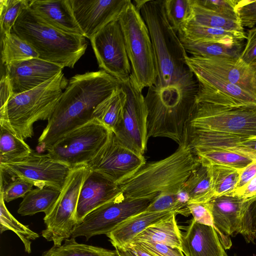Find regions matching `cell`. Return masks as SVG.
Segmentation results:
<instances>
[{
  "mask_svg": "<svg viewBox=\"0 0 256 256\" xmlns=\"http://www.w3.org/2000/svg\"><path fill=\"white\" fill-rule=\"evenodd\" d=\"M122 83L102 70L72 77L38 145L46 149L67 132L91 120L96 106Z\"/></svg>",
  "mask_w": 256,
  "mask_h": 256,
  "instance_id": "6da1fadb",
  "label": "cell"
},
{
  "mask_svg": "<svg viewBox=\"0 0 256 256\" xmlns=\"http://www.w3.org/2000/svg\"><path fill=\"white\" fill-rule=\"evenodd\" d=\"M198 81L190 70L168 86H150L144 97L148 108V136L187 144L190 122L196 104Z\"/></svg>",
  "mask_w": 256,
  "mask_h": 256,
  "instance_id": "7a4b0ae2",
  "label": "cell"
},
{
  "mask_svg": "<svg viewBox=\"0 0 256 256\" xmlns=\"http://www.w3.org/2000/svg\"><path fill=\"white\" fill-rule=\"evenodd\" d=\"M200 163L187 144L180 145L164 159L146 162L118 186L124 196L131 198L152 197L162 192H176Z\"/></svg>",
  "mask_w": 256,
  "mask_h": 256,
  "instance_id": "3957f363",
  "label": "cell"
},
{
  "mask_svg": "<svg viewBox=\"0 0 256 256\" xmlns=\"http://www.w3.org/2000/svg\"><path fill=\"white\" fill-rule=\"evenodd\" d=\"M28 6L21 12L11 32L28 42L38 54V58L62 68H73L85 53L87 48L86 38L51 26Z\"/></svg>",
  "mask_w": 256,
  "mask_h": 256,
  "instance_id": "277c9868",
  "label": "cell"
},
{
  "mask_svg": "<svg viewBox=\"0 0 256 256\" xmlns=\"http://www.w3.org/2000/svg\"><path fill=\"white\" fill-rule=\"evenodd\" d=\"M152 43L156 79L154 86L166 87L178 81L188 71V56L176 32L167 18L162 0H146L140 10Z\"/></svg>",
  "mask_w": 256,
  "mask_h": 256,
  "instance_id": "5b68a950",
  "label": "cell"
},
{
  "mask_svg": "<svg viewBox=\"0 0 256 256\" xmlns=\"http://www.w3.org/2000/svg\"><path fill=\"white\" fill-rule=\"evenodd\" d=\"M68 82L61 72L33 89L13 96L0 109V124L24 140L32 138L34 124L50 119Z\"/></svg>",
  "mask_w": 256,
  "mask_h": 256,
  "instance_id": "8992f818",
  "label": "cell"
},
{
  "mask_svg": "<svg viewBox=\"0 0 256 256\" xmlns=\"http://www.w3.org/2000/svg\"><path fill=\"white\" fill-rule=\"evenodd\" d=\"M120 23L132 68V76L139 88L154 84L156 79L152 43L140 12L130 0L121 12Z\"/></svg>",
  "mask_w": 256,
  "mask_h": 256,
  "instance_id": "52a82bcc",
  "label": "cell"
},
{
  "mask_svg": "<svg viewBox=\"0 0 256 256\" xmlns=\"http://www.w3.org/2000/svg\"><path fill=\"white\" fill-rule=\"evenodd\" d=\"M189 128L241 137L256 136V106L196 102Z\"/></svg>",
  "mask_w": 256,
  "mask_h": 256,
  "instance_id": "ba28073f",
  "label": "cell"
},
{
  "mask_svg": "<svg viewBox=\"0 0 256 256\" xmlns=\"http://www.w3.org/2000/svg\"><path fill=\"white\" fill-rule=\"evenodd\" d=\"M112 131L96 118L60 137L46 150L72 168L86 164L102 148Z\"/></svg>",
  "mask_w": 256,
  "mask_h": 256,
  "instance_id": "9c48e42d",
  "label": "cell"
},
{
  "mask_svg": "<svg viewBox=\"0 0 256 256\" xmlns=\"http://www.w3.org/2000/svg\"><path fill=\"white\" fill-rule=\"evenodd\" d=\"M90 172L86 164L72 168L55 204L44 218L46 229L42 235L54 245L60 246L72 236L76 224V214L83 183Z\"/></svg>",
  "mask_w": 256,
  "mask_h": 256,
  "instance_id": "30bf717a",
  "label": "cell"
},
{
  "mask_svg": "<svg viewBox=\"0 0 256 256\" xmlns=\"http://www.w3.org/2000/svg\"><path fill=\"white\" fill-rule=\"evenodd\" d=\"M156 196L131 198L124 196L108 202L88 214L75 226L72 238L84 236L86 240L107 234L128 218L147 208Z\"/></svg>",
  "mask_w": 256,
  "mask_h": 256,
  "instance_id": "8fae6325",
  "label": "cell"
},
{
  "mask_svg": "<svg viewBox=\"0 0 256 256\" xmlns=\"http://www.w3.org/2000/svg\"><path fill=\"white\" fill-rule=\"evenodd\" d=\"M72 168L58 161L48 154L33 150L27 156L0 164V172L10 177H19L36 188L50 187L62 191Z\"/></svg>",
  "mask_w": 256,
  "mask_h": 256,
  "instance_id": "7c38bea8",
  "label": "cell"
},
{
  "mask_svg": "<svg viewBox=\"0 0 256 256\" xmlns=\"http://www.w3.org/2000/svg\"><path fill=\"white\" fill-rule=\"evenodd\" d=\"M126 100L122 120L113 132L124 146L143 155L146 150L148 110L144 96L132 76L122 82Z\"/></svg>",
  "mask_w": 256,
  "mask_h": 256,
  "instance_id": "4fadbf2b",
  "label": "cell"
},
{
  "mask_svg": "<svg viewBox=\"0 0 256 256\" xmlns=\"http://www.w3.org/2000/svg\"><path fill=\"white\" fill-rule=\"evenodd\" d=\"M98 66L122 82L132 74L123 34L118 21H114L90 40Z\"/></svg>",
  "mask_w": 256,
  "mask_h": 256,
  "instance_id": "5bb4252c",
  "label": "cell"
},
{
  "mask_svg": "<svg viewBox=\"0 0 256 256\" xmlns=\"http://www.w3.org/2000/svg\"><path fill=\"white\" fill-rule=\"evenodd\" d=\"M146 163L143 155L124 146L112 132L104 146L86 164L90 170L118 184L132 176Z\"/></svg>",
  "mask_w": 256,
  "mask_h": 256,
  "instance_id": "9a60e30c",
  "label": "cell"
},
{
  "mask_svg": "<svg viewBox=\"0 0 256 256\" xmlns=\"http://www.w3.org/2000/svg\"><path fill=\"white\" fill-rule=\"evenodd\" d=\"M186 65L198 82L196 102L225 106H256V95L208 71L192 64Z\"/></svg>",
  "mask_w": 256,
  "mask_h": 256,
  "instance_id": "2e32d148",
  "label": "cell"
},
{
  "mask_svg": "<svg viewBox=\"0 0 256 256\" xmlns=\"http://www.w3.org/2000/svg\"><path fill=\"white\" fill-rule=\"evenodd\" d=\"M82 35L89 40L117 20L130 0H70Z\"/></svg>",
  "mask_w": 256,
  "mask_h": 256,
  "instance_id": "e0dca14e",
  "label": "cell"
},
{
  "mask_svg": "<svg viewBox=\"0 0 256 256\" xmlns=\"http://www.w3.org/2000/svg\"><path fill=\"white\" fill-rule=\"evenodd\" d=\"M256 196L244 198L230 194L214 196L208 202L213 218L214 227L224 249L232 243L230 236L238 234L244 214Z\"/></svg>",
  "mask_w": 256,
  "mask_h": 256,
  "instance_id": "ac0fdd59",
  "label": "cell"
},
{
  "mask_svg": "<svg viewBox=\"0 0 256 256\" xmlns=\"http://www.w3.org/2000/svg\"><path fill=\"white\" fill-rule=\"evenodd\" d=\"M190 64L208 71L256 95V77L252 66L239 58L187 56Z\"/></svg>",
  "mask_w": 256,
  "mask_h": 256,
  "instance_id": "d6986e66",
  "label": "cell"
},
{
  "mask_svg": "<svg viewBox=\"0 0 256 256\" xmlns=\"http://www.w3.org/2000/svg\"><path fill=\"white\" fill-rule=\"evenodd\" d=\"M6 66L13 90V96L28 91L62 72L58 65L38 58L16 62Z\"/></svg>",
  "mask_w": 256,
  "mask_h": 256,
  "instance_id": "ffe728a7",
  "label": "cell"
},
{
  "mask_svg": "<svg viewBox=\"0 0 256 256\" xmlns=\"http://www.w3.org/2000/svg\"><path fill=\"white\" fill-rule=\"evenodd\" d=\"M123 196L118 184L90 170L79 196L76 224L92 211Z\"/></svg>",
  "mask_w": 256,
  "mask_h": 256,
  "instance_id": "44dd1931",
  "label": "cell"
},
{
  "mask_svg": "<svg viewBox=\"0 0 256 256\" xmlns=\"http://www.w3.org/2000/svg\"><path fill=\"white\" fill-rule=\"evenodd\" d=\"M182 251L185 256H226L213 226L200 224L193 219L182 234Z\"/></svg>",
  "mask_w": 256,
  "mask_h": 256,
  "instance_id": "7402d4cb",
  "label": "cell"
},
{
  "mask_svg": "<svg viewBox=\"0 0 256 256\" xmlns=\"http://www.w3.org/2000/svg\"><path fill=\"white\" fill-rule=\"evenodd\" d=\"M28 8L51 26L63 32L82 35L70 0H29Z\"/></svg>",
  "mask_w": 256,
  "mask_h": 256,
  "instance_id": "603a6c76",
  "label": "cell"
},
{
  "mask_svg": "<svg viewBox=\"0 0 256 256\" xmlns=\"http://www.w3.org/2000/svg\"><path fill=\"white\" fill-rule=\"evenodd\" d=\"M172 212H150L144 210L124 220L106 236L116 250H123L148 227Z\"/></svg>",
  "mask_w": 256,
  "mask_h": 256,
  "instance_id": "cb8c5ba5",
  "label": "cell"
},
{
  "mask_svg": "<svg viewBox=\"0 0 256 256\" xmlns=\"http://www.w3.org/2000/svg\"><path fill=\"white\" fill-rule=\"evenodd\" d=\"M178 36L180 40L211 41L231 45L246 39L245 32L208 27L190 22H188L180 27Z\"/></svg>",
  "mask_w": 256,
  "mask_h": 256,
  "instance_id": "d4e9b609",
  "label": "cell"
},
{
  "mask_svg": "<svg viewBox=\"0 0 256 256\" xmlns=\"http://www.w3.org/2000/svg\"><path fill=\"white\" fill-rule=\"evenodd\" d=\"M172 212L138 234L132 243L148 242L164 244L182 250V234ZM131 243V244H132Z\"/></svg>",
  "mask_w": 256,
  "mask_h": 256,
  "instance_id": "484cf974",
  "label": "cell"
},
{
  "mask_svg": "<svg viewBox=\"0 0 256 256\" xmlns=\"http://www.w3.org/2000/svg\"><path fill=\"white\" fill-rule=\"evenodd\" d=\"M126 100V92L120 86L96 106L94 112L93 118L114 132L122 120Z\"/></svg>",
  "mask_w": 256,
  "mask_h": 256,
  "instance_id": "4316f807",
  "label": "cell"
},
{
  "mask_svg": "<svg viewBox=\"0 0 256 256\" xmlns=\"http://www.w3.org/2000/svg\"><path fill=\"white\" fill-rule=\"evenodd\" d=\"M180 41L186 52L202 58H239L245 44L244 42L231 45L211 41Z\"/></svg>",
  "mask_w": 256,
  "mask_h": 256,
  "instance_id": "83f0119b",
  "label": "cell"
},
{
  "mask_svg": "<svg viewBox=\"0 0 256 256\" xmlns=\"http://www.w3.org/2000/svg\"><path fill=\"white\" fill-rule=\"evenodd\" d=\"M188 192L190 204H203L214 196L210 166L200 162L184 184Z\"/></svg>",
  "mask_w": 256,
  "mask_h": 256,
  "instance_id": "f1b7e54d",
  "label": "cell"
},
{
  "mask_svg": "<svg viewBox=\"0 0 256 256\" xmlns=\"http://www.w3.org/2000/svg\"><path fill=\"white\" fill-rule=\"evenodd\" d=\"M61 191L50 187L36 188L24 198L18 210L22 216H32L40 212L48 214L58 200Z\"/></svg>",
  "mask_w": 256,
  "mask_h": 256,
  "instance_id": "f546056e",
  "label": "cell"
},
{
  "mask_svg": "<svg viewBox=\"0 0 256 256\" xmlns=\"http://www.w3.org/2000/svg\"><path fill=\"white\" fill-rule=\"evenodd\" d=\"M200 162L208 165H222L242 169L253 160L242 154L221 148H191Z\"/></svg>",
  "mask_w": 256,
  "mask_h": 256,
  "instance_id": "4dcf8cb0",
  "label": "cell"
},
{
  "mask_svg": "<svg viewBox=\"0 0 256 256\" xmlns=\"http://www.w3.org/2000/svg\"><path fill=\"white\" fill-rule=\"evenodd\" d=\"M1 60L4 66L38 58V54L28 42L12 32L1 36Z\"/></svg>",
  "mask_w": 256,
  "mask_h": 256,
  "instance_id": "1f68e13d",
  "label": "cell"
},
{
  "mask_svg": "<svg viewBox=\"0 0 256 256\" xmlns=\"http://www.w3.org/2000/svg\"><path fill=\"white\" fill-rule=\"evenodd\" d=\"M188 22L208 27L244 32L239 20L225 17L200 5L195 0H192V13Z\"/></svg>",
  "mask_w": 256,
  "mask_h": 256,
  "instance_id": "d6a6232c",
  "label": "cell"
},
{
  "mask_svg": "<svg viewBox=\"0 0 256 256\" xmlns=\"http://www.w3.org/2000/svg\"><path fill=\"white\" fill-rule=\"evenodd\" d=\"M0 126V164L22 158L32 151L24 140L4 125Z\"/></svg>",
  "mask_w": 256,
  "mask_h": 256,
  "instance_id": "836d02e7",
  "label": "cell"
},
{
  "mask_svg": "<svg viewBox=\"0 0 256 256\" xmlns=\"http://www.w3.org/2000/svg\"><path fill=\"white\" fill-rule=\"evenodd\" d=\"M42 256H115V250L80 244L72 238L62 244L54 245Z\"/></svg>",
  "mask_w": 256,
  "mask_h": 256,
  "instance_id": "e575fe53",
  "label": "cell"
},
{
  "mask_svg": "<svg viewBox=\"0 0 256 256\" xmlns=\"http://www.w3.org/2000/svg\"><path fill=\"white\" fill-rule=\"evenodd\" d=\"M0 232L6 230L14 232L22 242L26 252L30 254L31 250L30 240H35L39 237L36 232L31 230L28 226L19 222L8 210L4 198L0 194Z\"/></svg>",
  "mask_w": 256,
  "mask_h": 256,
  "instance_id": "d590c367",
  "label": "cell"
},
{
  "mask_svg": "<svg viewBox=\"0 0 256 256\" xmlns=\"http://www.w3.org/2000/svg\"><path fill=\"white\" fill-rule=\"evenodd\" d=\"M214 196L230 194L238 185L242 169L222 165H210Z\"/></svg>",
  "mask_w": 256,
  "mask_h": 256,
  "instance_id": "8d00e7d4",
  "label": "cell"
},
{
  "mask_svg": "<svg viewBox=\"0 0 256 256\" xmlns=\"http://www.w3.org/2000/svg\"><path fill=\"white\" fill-rule=\"evenodd\" d=\"M192 4V0H164L167 18L176 32L189 20Z\"/></svg>",
  "mask_w": 256,
  "mask_h": 256,
  "instance_id": "74e56055",
  "label": "cell"
},
{
  "mask_svg": "<svg viewBox=\"0 0 256 256\" xmlns=\"http://www.w3.org/2000/svg\"><path fill=\"white\" fill-rule=\"evenodd\" d=\"M28 3L27 0H0L1 36L11 33L17 18Z\"/></svg>",
  "mask_w": 256,
  "mask_h": 256,
  "instance_id": "f35d334b",
  "label": "cell"
},
{
  "mask_svg": "<svg viewBox=\"0 0 256 256\" xmlns=\"http://www.w3.org/2000/svg\"><path fill=\"white\" fill-rule=\"evenodd\" d=\"M34 184L19 177H10L0 172V194L4 202H10L20 198H24L32 190Z\"/></svg>",
  "mask_w": 256,
  "mask_h": 256,
  "instance_id": "ab89813d",
  "label": "cell"
},
{
  "mask_svg": "<svg viewBox=\"0 0 256 256\" xmlns=\"http://www.w3.org/2000/svg\"><path fill=\"white\" fill-rule=\"evenodd\" d=\"M176 192H162L159 194L146 210L150 212L172 211L188 216L190 214L178 204Z\"/></svg>",
  "mask_w": 256,
  "mask_h": 256,
  "instance_id": "60d3db41",
  "label": "cell"
},
{
  "mask_svg": "<svg viewBox=\"0 0 256 256\" xmlns=\"http://www.w3.org/2000/svg\"><path fill=\"white\" fill-rule=\"evenodd\" d=\"M200 5L225 17L238 20L236 12L238 0H195Z\"/></svg>",
  "mask_w": 256,
  "mask_h": 256,
  "instance_id": "b9f144b4",
  "label": "cell"
},
{
  "mask_svg": "<svg viewBox=\"0 0 256 256\" xmlns=\"http://www.w3.org/2000/svg\"><path fill=\"white\" fill-rule=\"evenodd\" d=\"M238 234L247 242H254L256 240V199L246 210Z\"/></svg>",
  "mask_w": 256,
  "mask_h": 256,
  "instance_id": "7bdbcfd3",
  "label": "cell"
},
{
  "mask_svg": "<svg viewBox=\"0 0 256 256\" xmlns=\"http://www.w3.org/2000/svg\"><path fill=\"white\" fill-rule=\"evenodd\" d=\"M236 12L243 28H252L254 27L256 24V0H238Z\"/></svg>",
  "mask_w": 256,
  "mask_h": 256,
  "instance_id": "ee69618b",
  "label": "cell"
},
{
  "mask_svg": "<svg viewBox=\"0 0 256 256\" xmlns=\"http://www.w3.org/2000/svg\"><path fill=\"white\" fill-rule=\"evenodd\" d=\"M136 244L151 256H185L181 250L164 244L148 242Z\"/></svg>",
  "mask_w": 256,
  "mask_h": 256,
  "instance_id": "f6af8a7d",
  "label": "cell"
},
{
  "mask_svg": "<svg viewBox=\"0 0 256 256\" xmlns=\"http://www.w3.org/2000/svg\"><path fill=\"white\" fill-rule=\"evenodd\" d=\"M193 220L196 222L214 226L213 218L208 202L190 204L187 206Z\"/></svg>",
  "mask_w": 256,
  "mask_h": 256,
  "instance_id": "bcb514c9",
  "label": "cell"
},
{
  "mask_svg": "<svg viewBox=\"0 0 256 256\" xmlns=\"http://www.w3.org/2000/svg\"><path fill=\"white\" fill-rule=\"evenodd\" d=\"M226 150L242 154L256 160V136L238 139Z\"/></svg>",
  "mask_w": 256,
  "mask_h": 256,
  "instance_id": "7dc6e473",
  "label": "cell"
},
{
  "mask_svg": "<svg viewBox=\"0 0 256 256\" xmlns=\"http://www.w3.org/2000/svg\"><path fill=\"white\" fill-rule=\"evenodd\" d=\"M240 58L250 66H252L256 62V26L248 30Z\"/></svg>",
  "mask_w": 256,
  "mask_h": 256,
  "instance_id": "c3c4849f",
  "label": "cell"
},
{
  "mask_svg": "<svg viewBox=\"0 0 256 256\" xmlns=\"http://www.w3.org/2000/svg\"><path fill=\"white\" fill-rule=\"evenodd\" d=\"M12 96L13 90L12 84L8 76L4 74L2 76L0 82V109L6 106Z\"/></svg>",
  "mask_w": 256,
  "mask_h": 256,
  "instance_id": "681fc988",
  "label": "cell"
},
{
  "mask_svg": "<svg viewBox=\"0 0 256 256\" xmlns=\"http://www.w3.org/2000/svg\"><path fill=\"white\" fill-rule=\"evenodd\" d=\"M256 176V160H253L251 163L249 164L246 167L242 169L240 175L238 182L235 190H238L244 186Z\"/></svg>",
  "mask_w": 256,
  "mask_h": 256,
  "instance_id": "f907efd6",
  "label": "cell"
},
{
  "mask_svg": "<svg viewBox=\"0 0 256 256\" xmlns=\"http://www.w3.org/2000/svg\"><path fill=\"white\" fill-rule=\"evenodd\" d=\"M232 194L244 198H249L256 196V176L242 188L236 190Z\"/></svg>",
  "mask_w": 256,
  "mask_h": 256,
  "instance_id": "816d5d0a",
  "label": "cell"
},
{
  "mask_svg": "<svg viewBox=\"0 0 256 256\" xmlns=\"http://www.w3.org/2000/svg\"><path fill=\"white\" fill-rule=\"evenodd\" d=\"M176 194L178 204L184 210H186L190 214L187 208V206L190 202V196L188 192L184 186V184L179 188Z\"/></svg>",
  "mask_w": 256,
  "mask_h": 256,
  "instance_id": "f5cc1de1",
  "label": "cell"
},
{
  "mask_svg": "<svg viewBox=\"0 0 256 256\" xmlns=\"http://www.w3.org/2000/svg\"><path fill=\"white\" fill-rule=\"evenodd\" d=\"M146 0H134V5L136 8L140 12L142 6H144Z\"/></svg>",
  "mask_w": 256,
  "mask_h": 256,
  "instance_id": "db71d44e",
  "label": "cell"
},
{
  "mask_svg": "<svg viewBox=\"0 0 256 256\" xmlns=\"http://www.w3.org/2000/svg\"><path fill=\"white\" fill-rule=\"evenodd\" d=\"M252 66L254 68V70L255 74H256V62Z\"/></svg>",
  "mask_w": 256,
  "mask_h": 256,
  "instance_id": "11a10c76",
  "label": "cell"
},
{
  "mask_svg": "<svg viewBox=\"0 0 256 256\" xmlns=\"http://www.w3.org/2000/svg\"><path fill=\"white\" fill-rule=\"evenodd\" d=\"M226 256H228L227 255Z\"/></svg>",
  "mask_w": 256,
  "mask_h": 256,
  "instance_id": "9f6ffc18",
  "label": "cell"
}]
</instances>
